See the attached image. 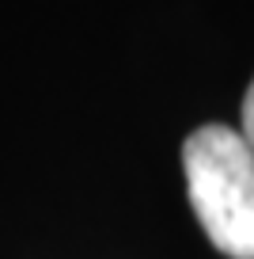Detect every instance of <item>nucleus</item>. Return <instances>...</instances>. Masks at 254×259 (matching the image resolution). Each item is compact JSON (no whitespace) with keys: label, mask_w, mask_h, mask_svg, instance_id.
Instances as JSON below:
<instances>
[{"label":"nucleus","mask_w":254,"mask_h":259,"mask_svg":"<svg viewBox=\"0 0 254 259\" xmlns=\"http://www.w3.org/2000/svg\"><path fill=\"white\" fill-rule=\"evenodd\" d=\"M243 126H239V134H243V141L254 149V80H250V88H246V96H243Z\"/></svg>","instance_id":"nucleus-2"},{"label":"nucleus","mask_w":254,"mask_h":259,"mask_svg":"<svg viewBox=\"0 0 254 259\" xmlns=\"http://www.w3.org/2000/svg\"><path fill=\"white\" fill-rule=\"evenodd\" d=\"M190 206L205 236L228 259H254V149L220 122L194 130L182 145Z\"/></svg>","instance_id":"nucleus-1"}]
</instances>
